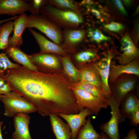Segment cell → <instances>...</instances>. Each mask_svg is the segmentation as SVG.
I'll return each instance as SVG.
<instances>
[{
	"instance_id": "obj_1",
	"label": "cell",
	"mask_w": 139,
	"mask_h": 139,
	"mask_svg": "<svg viewBox=\"0 0 139 139\" xmlns=\"http://www.w3.org/2000/svg\"><path fill=\"white\" fill-rule=\"evenodd\" d=\"M6 71L1 76L12 91L30 101L42 116L79 112L73 82L63 73L32 71L21 65Z\"/></svg>"
},
{
	"instance_id": "obj_2",
	"label": "cell",
	"mask_w": 139,
	"mask_h": 139,
	"mask_svg": "<svg viewBox=\"0 0 139 139\" xmlns=\"http://www.w3.org/2000/svg\"><path fill=\"white\" fill-rule=\"evenodd\" d=\"M40 13L50 19L60 28L65 29H75L83 22L79 13L72 10L59 9L49 4L42 7Z\"/></svg>"
},
{
	"instance_id": "obj_3",
	"label": "cell",
	"mask_w": 139,
	"mask_h": 139,
	"mask_svg": "<svg viewBox=\"0 0 139 139\" xmlns=\"http://www.w3.org/2000/svg\"><path fill=\"white\" fill-rule=\"evenodd\" d=\"M0 100L4 106V115L12 117L19 113L29 114L37 111L35 107L27 99L12 91L2 95Z\"/></svg>"
},
{
	"instance_id": "obj_4",
	"label": "cell",
	"mask_w": 139,
	"mask_h": 139,
	"mask_svg": "<svg viewBox=\"0 0 139 139\" xmlns=\"http://www.w3.org/2000/svg\"><path fill=\"white\" fill-rule=\"evenodd\" d=\"M36 28L45 34L54 43L59 45L63 40V32L60 28L45 15L28 16L27 28Z\"/></svg>"
},
{
	"instance_id": "obj_5",
	"label": "cell",
	"mask_w": 139,
	"mask_h": 139,
	"mask_svg": "<svg viewBox=\"0 0 139 139\" xmlns=\"http://www.w3.org/2000/svg\"><path fill=\"white\" fill-rule=\"evenodd\" d=\"M138 77L133 74H123L109 84L111 94L118 102L120 104L127 95L134 90Z\"/></svg>"
},
{
	"instance_id": "obj_6",
	"label": "cell",
	"mask_w": 139,
	"mask_h": 139,
	"mask_svg": "<svg viewBox=\"0 0 139 139\" xmlns=\"http://www.w3.org/2000/svg\"><path fill=\"white\" fill-rule=\"evenodd\" d=\"M108 105L111 109V116L109 121L101 125V130L110 139H120L118 126L120 123L124 121V119L120 112V104L110 94L108 100Z\"/></svg>"
},
{
	"instance_id": "obj_7",
	"label": "cell",
	"mask_w": 139,
	"mask_h": 139,
	"mask_svg": "<svg viewBox=\"0 0 139 139\" xmlns=\"http://www.w3.org/2000/svg\"><path fill=\"white\" fill-rule=\"evenodd\" d=\"M79 112L86 108L97 115L102 108H107L108 105L91 94L79 89H73Z\"/></svg>"
},
{
	"instance_id": "obj_8",
	"label": "cell",
	"mask_w": 139,
	"mask_h": 139,
	"mask_svg": "<svg viewBox=\"0 0 139 139\" xmlns=\"http://www.w3.org/2000/svg\"><path fill=\"white\" fill-rule=\"evenodd\" d=\"M93 114L92 111L86 108L76 114L59 113L57 114L60 117L65 120L69 126L71 131V139H76L79 129L85 124L86 117Z\"/></svg>"
},
{
	"instance_id": "obj_9",
	"label": "cell",
	"mask_w": 139,
	"mask_h": 139,
	"mask_svg": "<svg viewBox=\"0 0 139 139\" xmlns=\"http://www.w3.org/2000/svg\"><path fill=\"white\" fill-rule=\"evenodd\" d=\"M131 74L139 76V61L136 58L125 64L116 65L111 63L109 77V84L114 82L120 75Z\"/></svg>"
},
{
	"instance_id": "obj_10",
	"label": "cell",
	"mask_w": 139,
	"mask_h": 139,
	"mask_svg": "<svg viewBox=\"0 0 139 139\" xmlns=\"http://www.w3.org/2000/svg\"><path fill=\"white\" fill-rule=\"evenodd\" d=\"M13 117L15 131L12 134V138L32 139L29 129L30 116L27 114L19 113Z\"/></svg>"
},
{
	"instance_id": "obj_11",
	"label": "cell",
	"mask_w": 139,
	"mask_h": 139,
	"mask_svg": "<svg viewBox=\"0 0 139 139\" xmlns=\"http://www.w3.org/2000/svg\"><path fill=\"white\" fill-rule=\"evenodd\" d=\"M121 49L122 53L118 60L120 64H127L138 58L139 49L128 33L124 34L122 38Z\"/></svg>"
},
{
	"instance_id": "obj_12",
	"label": "cell",
	"mask_w": 139,
	"mask_h": 139,
	"mask_svg": "<svg viewBox=\"0 0 139 139\" xmlns=\"http://www.w3.org/2000/svg\"><path fill=\"white\" fill-rule=\"evenodd\" d=\"M29 5L22 0H0V14L13 16L25 13L29 11Z\"/></svg>"
},
{
	"instance_id": "obj_13",
	"label": "cell",
	"mask_w": 139,
	"mask_h": 139,
	"mask_svg": "<svg viewBox=\"0 0 139 139\" xmlns=\"http://www.w3.org/2000/svg\"><path fill=\"white\" fill-rule=\"evenodd\" d=\"M38 44L40 48V53H55L63 56L66 55L64 49L59 45L51 42L40 33L31 28H29Z\"/></svg>"
},
{
	"instance_id": "obj_14",
	"label": "cell",
	"mask_w": 139,
	"mask_h": 139,
	"mask_svg": "<svg viewBox=\"0 0 139 139\" xmlns=\"http://www.w3.org/2000/svg\"><path fill=\"white\" fill-rule=\"evenodd\" d=\"M28 16L24 13L18 16L13 22V33L9 37V46L19 47L23 43V33L27 28Z\"/></svg>"
},
{
	"instance_id": "obj_15",
	"label": "cell",
	"mask_w": 139,
	"mask_h": 139,
	"mask_svg": "<svg viewBox=\"0 0 139 139\" xmlns=\"http://www.w3.org/2000/svg\"><path fill=\"white\" fill-rule=\"evenodd\" d=\"M79 71L80 81L93 85L106 91L100 75L93 63L83 66Z\"/></svg>"
},
{
	"instance_id": "obj_16",
	"label": "cell",
	"mask_w": 139,
	"mask_h": 139,
	"mask_svg": "<svg viewBox=\"0 0 139 139\" xmlns=\"http://www.w3.org/2000/svg\"><path fill=\"white\" fill-rule=\"evenodd\" d=\"M28 56L37 67L40 66L47 68L58 69L60 67L59 59L51 53H36L28 55Z\"/></svg>"
},
{
	"instance_id": "obj_17",
	"label": "cell",
	"mask_w": 139,
	"mask_h": 139,
	"mask_svg": "<svg viewBox=\"0 0 139 139\" xmlns=\"http://www.w3.org/2000/svg\"><path fill=\"white\" fill-rule=\"evenodd\" d=\"M53 133L56 139H71V129L67 123L57 114L49 116Z\"/></svg>"
},
{
	"instance_id": "obj_18",
	"label": "cell",
	"mask_w": 139,
	"mask_h": 139,
	"mask_svg": "<svg viewBox=\"0 0 139 139\" xmlns=\"http://www.w3.org/2000/svg\"><path fill=\"white\" fill-rule=\"evenodd\" d=\"M6 53L7 56L22 66L31 70L38 71L30 60L28 55L23 52L19 47L9 46L6 49Z\"/></svg>"
},
{
	"instance_id": "obj_19",
	"label": "cell",
	"mask_w": 139,
	"mask_h": 139,
	"mask_svg": "<svg viewBox=\"0 0 139 139\" xmlns=\"http://www.w3.org/2000/svg\"><path fill=\"white\" fill-rule=\"evenodd\" d=\"M112 56L109 53L106 58L93 63L101 77L104 90L110 94L111 92L109 88L108 79Z\"/></svg>"
},
{
	"instance_id": "obj_20",
	"label": "cell",
	"mask_w": 139,
	"mask_h": 139,
	"mask_svg": "<svg viewBox=\"0 0 139 139\" xmlns=\"http://www.w3.org/2000/svg\"><path fill=\"white\" fill-rule=\"evenodd\" d=\"M133 91L127 95L120 104V112L124 119H129L132 112L139 107L138 98L136 94L133 92Z\"/></svg>"
},
{
	"instance_id": "obj_21",
	"label": "cell",
	"mask_w": 139,
	"mask_h": 139,
	"mask_svg": "<svg viewBox=\"0 0 139 139\" xmlns=\"http://www.w3.org/2000/svg\"><path fill=\"white\" fill-rule=\"evenodd\" d=\"M72 88V90L79 89L84 90L108 105V100L111 94L93 85L81 81L73 82Z\"/></svg>"
},
{
	"instance_id": "obj_22",
	"label": "cell",
	"mask_w": 139,
	"mask_h": 139,
	"mask_svg": "<svg viewBox=\"0 0 139 139\" xmlns=\"http://www.w3.org/2000/svg\"><path fill=\"white\" fill-rule=\"evenodd\" d=\"M85 32L83 30L65 29L63 34V40L65 45L73 46L80 43L83 39Z\"/></svg>"
},
{
	"instance_id": "obj_23",
	"label": "cell",
	"mask_w": 139,
	"mask_h": 139,
	"mask_svg": "<svg viewBox=\"0 0 139 139\" xmlns=\"http://www.w3.org/2000/svg\"><path fill=\"white\" fill-rule=\"evenodd\" d=\"M101 134L98 133L91 123L90 117L79 129L75 139H101Z\"/></svg>"
},
{
	"instance_id": "obj_24",
	"label": "cell",
	"mask_w": 139,
	"mask_h": 139,
	"mask_svg": "<svg viewBox=\"0 0 139 139\" xmlns=\"http://www.w3.org/2000/svg\"><path fill=\"white\" fill-rule=\"evenodd\" d=\"M61 59L66 76L73 82L80 81L79 70L74 66L70 57L65 55Z\"/></svg>"
},
{
	"instance_id": "obj_25",
	"label": "cell",
	"mask_w": 139,
	"mask_h": 139,
	"mask_svg": "<svg viewBox=\"0 0 139 139\" xmlns=\"http://www.w3.org/2000/svg\"><path fill=\"white\" fill-rule=\"evenodd\" d=\"M13 29V22L12 20L0 25V50H6L8 47L9 36Z\"/></svg>"
},
{
	"instance_id": "obj_26",
	"label": "cell",
	"mask_w": 139,
	"mask_h": 139,
	"mask_svg": "<svg viewBox=\"0 0 139 139\" xmlns=\"http://www.w3.org/2000/svg\"><path fill=\"white\" fill-rule=\"evenodd\" d=\"M48 4L59 9L72 10L79 13L76 6L71 0H51L48 1Z\"/></svg>"
},
{
	"instance_id": "obj_27",
	"label": "cell",
	"mask_w": 139,
	"mask_h": 139,
	"mask_svg": "<svg viewBox=\"0 0 139 139\" xmlns=\"http://www.w3.org/2000/svg\"><path fill=\"white\" fill-rule=\"evenodd\" d=\"M20 65L14 63L9 59L6 53L0 54V74H2L8 70L16 68Z\"/></svg>"
},
{
	"instance_id": "obj_28",
	"label": "cell",
	"mask_w": 139,
	"mask_h": 139,
	"mask_svg": "<svg viewBox=\"0 0 139 139\" xmlns=\"http://www.w3.org/2000/svg\"><path fill=\"white\" fill-rule=\"evenodd\" d=\"M97 55L94 51L87 50L82 51L77 54L75 58L78 62L81 63H85L95 60Z\"/></svg>"
},
{
	"instance_id": "obj_29",
	"label": "cell",
	"mask_w": 139,
	"mask_h": 139,
	"mask_svg": "<svg viewBox=\"0 0 139 139\" xmlns=\"http://www.w3.org/2000/svg\"><path fill=\"white\" fill-rule=\"evenodd\" d=\"M48 1L45 0H31L29 3V11L33 15L39 14L40 10L43 6L48 4Z\"/></svg>"
},
{
	"instance_id": "obj_30",
	"label": "cell",
	"mask_w": 139,
	"mask_h": 139,
	"mask_svg": "<svg viewBox=\"0 0 139 139\" xmlns=\"http://www.w3.org/2000/svg\"><path fill=\"white\" fill-rule=\"evenodd\" d=\"M88 36L91 40L97 43L110 40V38L104 35L97 29H90L88 32Z\"/></svg>"
},
{
	"instance_id": "obj_31",
	"label": "cell",
	"mask_w": 139,
	"mask_h": 139,
	"mask_svg": "<svg viewBox=\"0 0 139 139\" xmlns=\"http://www.w3.org/2000/svg\"><path fill=\"white\" fill-rule=\"evenodd\" d=\"M12 91L9 84L0 75V94L2 95H6Z\"/></svg>"
},
{
	"instance_id": "obj_32",
	"label": "cell",
	"mask_w": 139,
	"mask_h": 139,
	"mask_svg": "<svg viewBox=\"0 0 139 139\" xmlns=\"http://www.w3.org/2000/svg\"><path fill=\"white\" fill-rule=\"evenodd\" d=\"M104 27L107 29L114 32L120 31L124 28L123 25L122 24L114 22H112L108 24H105Z\"/></svg>"
},
{
	"instance_id": "obj_33",
	"label": "cell",
	"mask_w": 139,
	"mask_h": 139,
	"mask_svg": "<svg viewBox=\"0 0 139 139\" xmlns=\"http://www.w3.org/2000/svg\"><path fill=\"white\" fill-rule=\"evenodd\" d=\"M129 119V124L131 126L137 127L139 123V107L132 112Z\"/></svg>"
},
{
	"instance_id": "obj_34",
	"label": "cell",
	"mask_w": 139,
	"mask_h": 139,
	"mask_svg": "<svg viewBox=\"0 0 139 139\" xmlns=\"http://www.w3.org/2000/svg\"><path fill=\"white\" fill-rule=\"evenodd\" d=\"M123 139H138L136 129L133 128L130 129Z\"/></svg>"
},
{
	"instance_id": "obj_35",
	"label": "cell",
	"mask_w": 139,
	"mask_h": 139,
	"mask_svg": "<svg viewBox=\"0 0 139 139\" xmlns=\"http://www.w3.org/2000/svg\"><path fill=\"white\" fill-rule=\"evenodd\" d=\"M115 2L116 6L121 13L125 15H127V12L120 1L116 0H115Z\"/></svg>"
},
{
	"instance_id": "obj_36",
	"label": "cell",
	"mask_w": 139,
	"mask_h": 139,
	"mask_svg": "<svg viewBox=\"0 0 139 139\" xmlns=\"http://www.w3.org/2000/svg\"><path fill=\"white\" fill-rule=\"evenodd\" d=\"M91 12L97 18L100 19H101L102 17L100 12L94 8H92Z\"/></svg>"
},
{
	"instance_id": "obj_37",
	"label": "cell",
	"mask_w": 139,
	"mask_h": 139,
	"mask_svg": "<svg viewBox=\"0 0 139 139\" xmlns=\"http://www.w3.org/2000/svg\"><path fill=\"white\" fill-rule=\"evenodd\" d=\"M18 16H13V17L9 18H8L5 20H0V25L9 21L13 20H15L18 17Z\"/></svg>"
},
{
	"instance_id": "obj_38",
	"label": "cell",
	"mask_w": 139,
	"mask_h": 139,
	"mask_svg": "<svg viewBox=\"0 0 139 139\" xmlns=\"http://www.w3.org/2000/svg\"><path fill=\"white\" fill-rule=\"evenodd\" d=\"M100 134L101 136V139H110L108 136L104 132H102Z\"/></svg>"
},
{
	"instance_id": "obj_39",
	"label": "cell",
	"mask_w": 139,
	"mask_h": 139,
	"mask_svg": "<svg viewBox=\"0 0 139 139\" xmlns=\"http://www.w3.org/2000/svg\"><path fill=\"white\" fill-rule=\"evenodd\" d=\"M3 122L2 121H0V139H3L2 133V128ZM11 139H13L12 138Z\"/></svg>"
},
{
	"instance_id": "obj_40",
	"label": "cell",
	"mask_w": 139,
	"mask_h": 139,
	"mask_svg": "<svg viewBox=\"0 0 139 139\" xmlns=\"http://www.w3.org/2000/svg\"><path fill=\"white\" fill-rule=\"evenodd\" d=\"M82 3L84 4H91L93 3V2L90 0H85L83 1Z\"/></svg>"
},
{
	"instance_id": "obj_41",
	"label": "cell",
	"mask_w": 139,
	"mask_h": 139,
	"mask_svg": "<svg viewBox=\"0 0 139 139\" xmlns=\"http://www.w3.org/2000/svg\"><path fill=\"white\" fill-rule=\"evenodd\" d=\"M124 1L126 4L128 5H130L131 3V2L129 0H124Z\"/></svg>"
},
{
	"instance_id": "obj_42",
	"label": "cell",
	"mask_w": 139,
	"mask_h": 139,
	"mask_svg": "<svg viewBox=\"0 0 139 139\" xmlns=\"http://www.w3.org/2000/svg\"><path fill=\"white\" fill-rule=\"evenodd\" d=\"M2 95L0 94V99Z\"/></svg>"
}]
</instances>
